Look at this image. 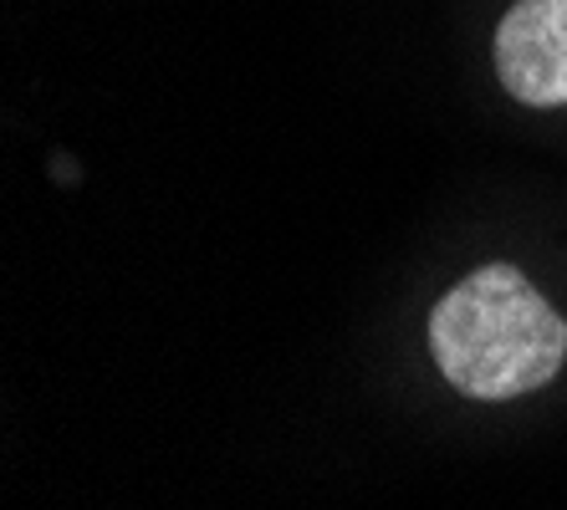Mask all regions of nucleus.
Segmentation results:
<instances>
[{
    "mask_svg": "<svg viewBox=\"0 0 567 510\" xmlns=\"http://www.w3.org/2000/svg\"><path fill=\"white\" fill-rule=\"evenodd\" d=\"M440 373L471 398H522L557 378L567 322L516 266H481L430 316Z\"/></svg>",
    "mask_w": 567,
    "mask_h": 510,
    "instance_id": "obj_1",
    "label": "nucleus"
},
{
    "mask_svg": "<svg viewBox=\"0 0 567 510\" xmlns=\"http://www.w3.org/2000/svg\"><path fill=\"white\" fill-rule=\"evenodd\" d=\"M496 72L527 107H567V0H516L496 31Z\"/></svg>",
    "mask_w": 567,
    "mask_h": 510,
    "instance_id": "obj_2",
    "label": "nucleus"
}]
</instances>
